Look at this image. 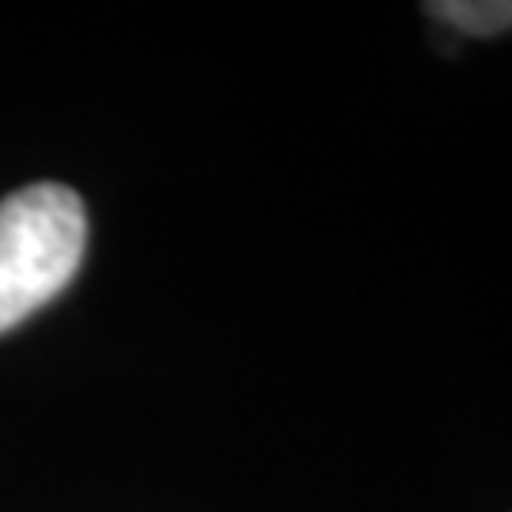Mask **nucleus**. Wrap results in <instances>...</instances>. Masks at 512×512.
Wrapping results in <instances>:
<instances>
[{"label":"nucleus","mask_w":512,"mask_h":512,"mask_svg":"<svg viewBox=\"0 0 512 512\" xmlns=\"http://www.w3.org/2000/svg\"><path fill=\"white\" fill-rule=\"evenodd\" d=\"M88 247V217L69 186L38 183L0 202V334L46 308Z\"/></svg>","instance_id":"obj_1"},{"label":"nucleus","mask_w":512,"mask_h":512,"mask_svg":"<svg viewBox=\"0 0 512 512\" xmlns=\"http://www.w3.org/2000/svg\"><path fill=\"white\" fill-rule=\"evenodd\" d=\"M429 16L471 38H494L512 27V0H437Z\"/></svg>","instance_id":"obj_2"}]
</instances>
